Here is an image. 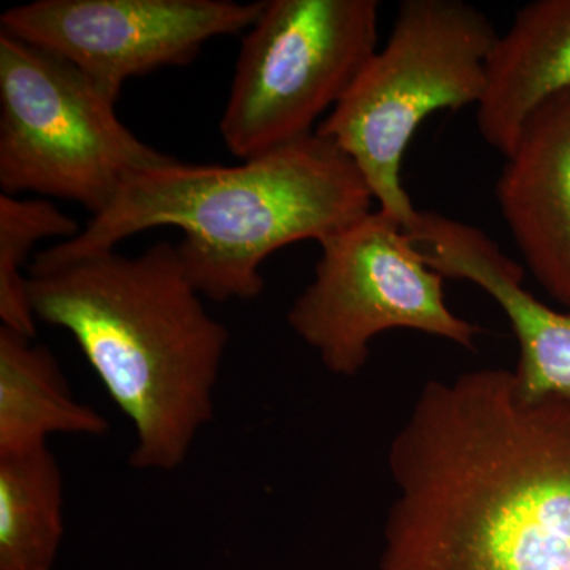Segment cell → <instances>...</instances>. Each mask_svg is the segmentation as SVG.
<instances>
[{
  "mask_svg": "<svg viewBox=\"0 0 570 570\" xmlns=\"http://www.w3.org/2000/svg\"><path fill=\"white\" fill-rule=\"evenodd\" d=\"M499 33L463 0H404L387 43L371 56L317 134L340 146L365 176L376 208L411 230L419 219L401 179L420 124L482 99Z\"/></svg>",
  "mask_w": 570,
  "mask_h": 570,
  "instance_id": "277c9868",
  "label": "cell"
},
{
  "mask_svg": "<svg viewBox=\"0 0 570 570\" xmlns=\"http://www.w3.org/2000/svg\"><path fill=\"white\" fill-rule=\"evenodd\" d=\"M504 159L501 214L532 276L570 313V91L532 112Z\"/></svg>",
  "mask_w": 570,
  "mask_h": 570,
  "instance_id": "9c48e42d",
  "label": "cell"
},
{
  "mask_svg": "<svg viewBox=\"0 0 570 570\" xmlns=\"http://www.w3.org/2000/svg\"><path fill=\"white\" fill-rule=\"evenodd\" d=\"M365 176L340 146L313 134L235 167L167 163L127 176L80 234L40 250L51 258L116 249L157 227L183 232L187 276L206 299L250 302L269 255L325 238L374 212Z\"/></svg>",
  "mask_w": 570,
  "mask_h": 570,
  "instance_id": "3957f363",
  "label": "cell"
},
{
  "mask_svg": "<svg viewBox=\"0 0 570 570\" xmlns=\"http://www.w3.org/2000/svg\"><path fill=\"white\" fill-rule=\"evenodd\" d=\"M318 246L314 279L287 322L330 373L356 376L370 360L371 343L390 330L475 347L482 328L450 309L445 277L389 214L376 208Z\"/></svg>",
  "mask_w": 570,
  "mask_h": 570,
  "instance_id": "52a82bcc",
  "label": "cell"
},
{
  "mask_svg": "<svg viewBox=\"0 0 570 570\" xmlns=\"http://www.w3.org/2000/svg\"><path fill=\"white\" fill-rule=\"evenodd\" d=\"M264 2L36 0L11 7L0 31L61 56L118 102L124 85L193 62L206 41L246 32Z\"/></svg>",
  "mask_w": 570,
  "mask_h": 570,
  "instance_id": "ba28073f",
  "label": "cell"
},
{
  "mask_svg": "<svg viewBox=\"0 0 570 570\" xmlns=\"http://www.w3.org/2000/svg\"><path fill=\"white\" fill-rule=\"evenodd\" d=\"M29 299L37 322L69 332L112 403L130 420L129 463L181 468L216 412L228 330L206 311L178 247L33 257Z\"/></svg>",
  "mask_w": 570,
  "mask_h": 570,
  "instance_id": "7a4b0ae2",
  "label": "cell"
},
{
  "mask_svg": "<svg viewBox=\"0 0 570 570\" xmlns=\"http://www.w3.org/2000/svg\"><path fill=\"white\" fill-rule=\"evenodd\" d=\"M116 104L61 56L0 31V187L102 213L127 176L171 156L135 137Z\"/></svg>",
  "mask_w": 570,
  "mask_h": 570,
  "instance_id": "5b68a950",
  "label": "cell"
},
{
  "mask_svg": "<svg viewBox=\"0 0 570 570\" xmlns=\"http://www.w3.org/2000/svg\"><path fill=\"white\" fill-rule=\"evenodd\" d=\"M377 40V0H265L220 118L228 151L246 163L316 134Z\"/></svg>",
  "mask_w": 570,
  "mask_h": 570,
  "instance_id": "8992f818",
  "label": "cell"
},
{
  "mask_svg": "<svg viewBox=\"0 0 570 570\" xmlns=\"http://www.w3.org/2000/svg\"><path fill=\"white\" fill-rule=\"evenodd\" d=\"M81 227L73 217L41 197L0 195V321L21 335L37 336L29 299L32 250L48 238H75Z\"/></svg>",
  "mask_w": 570,
  "mask_h": 570,
  "instance_id": "5bb4252c",
  "label": "cell"
},
{
  "mask_svg": "<svg viewBox=\"0 0 570 570\" xmlns=\"http://www.w3.org/2000/svg\"><path fill=\"white\" fill-rule=\"evenodd\" d=\"M389 469L377 570H570V401L494 367L430 381Z\"/></svg>",
  "mask_w": 570,
  "mask_h": 570,
  "instance_id": "6da1fadb",
  "label": "cell"
},
{
  "mask_svg": "<svg viewBox=\"0 0 570 570\" xmlns=\"http://www.w3.org/2000/svg\"><path fill=\"white\" fill-rule=\"evenodd\" d=\"M108 430L73 395L50 348L0 325V456L47 448L55 434L100 438Z\"/></svg>",
  "mask_w": 570,
  "mask_h": 570,
  "instance_id": "7c38bea8",
  "label": "cell"
},
{
  "mask_svg": "<svg viewBox=\"0 0 570 570\" xmlns=\"http://www.w3.org/2000/svg\"><path fill=\"white\" fill-rule=\"evenodd\" d=\"M63 531V478L51 449L0 456V570H51Z\"/></svg>",
  "mask_w": 570,
  "mask_h": 570,
  "instance_id": "4fadbf2b",
  "label": "cell"
},
{
  "mask_svg": "<svg viewBox=\"0 0 570 570\" xmlns=\"http://www.w3.org/2000/svg\"><path fill=\"white\" fill-rule=\"evenodd\" d=\"M426 262L444 277L487 292L509 318L519 341L515 374L521 393L570 401V313L553 309L523 285V269L479 228L438 220L428 235Z\"/></svg>",
  "mask_w": 570,
  "mask_h": 570,
  "instance_id": "30bf717a",
  "label": "cell"
},
{
  "mask_svg": "<svg viewBox=\"0 0 570 570\" xmlns=\"http://www.w3.org/2000/svg\"><path fill=\"white\" fill-rule=\"evenodd\" d=\"M570 91V0H538L517 11L487 63L479 132L508 156L540 105Z\"/></svg>",
  "mask_w": 570,
  "mask_h": 570,
  "instance_id": "8fae6325",
  "label": "cell"
}]
</instances>
